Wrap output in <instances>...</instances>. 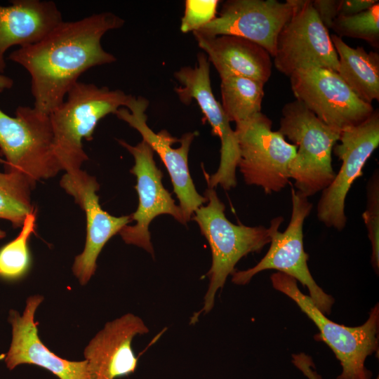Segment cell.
<instances>
[{"label":"cell","instance_id":"1","mask_svg":"<svg viewBox=\"0 0 379 379\" xmlns=\"http://www.w3.org/2000/svg\"><path fill=\"white\" fill-rule=\"evenodd\" d=\"M124 23L122 18L110 12L63 20L38 42L13 51L9 60L22 66L30 75L34 108L49 115L64 102L84 72L116 61L103 49L101 39L106 32Z\"/></svg>","mask_w":379,"mask_h":379},{"label":"cell","instance_id":"2","mask_svg":"<svg viewBox=\"0 0 379 379\" xmlns=\"http://www.w3.org/2000/svg\"><path fill=\"white\" fill-rule=\"evenodd\" d=\"M133 96L93 84L76 83L67 98L50 114L55 153L61 171L81 169L88 160L82 140H91L99 121L121 107L127 108Z\"/></svg>","mask_w":379,"mask_h":379},{"label":"cell","instance_id":"3","mask_svg":"<svg viewBox=\"0 0 379 379\" xmlns=\"http://www.w3.org/2000/svg\"><path fill=\"white\" fill-rule=\"evenodd\" d=\"M204 197L207 204L194 211L192 220L210 246L212 263L207 273L209 285L204 306L192 318L194 321L201 314H207L213 309L217 292L236 270L237 263L249 253L260 252L271 241V225L250 227L230 222L225 213V206L214 188L207 187Z\"/></svg>","mask_w":379,"mask_h":379},{"label":"cell","instance_id":"4","mask_svg":"<svg viewBox=\"0 0 379 379\" xmlns=\"http://www.w3.org/2000/svg\"><path fill=\"white\" fill-rule=\"evenodd\" d=\"M281 114L279 131L297 147L290 176L296 190L308 198L335 176L331 154L341 131L325 124L298 100L286 103Z\"/></svg>","mask_w":379,"mask_h":379},{"label":"cell","instance_id":"5","mask_svg":"<svg viewBox=\"0 0 379 379\" xmlns=\"http://www.w3.org/2000/svg\"><path fill=\"white\" fill-rule=\"evenodd\" d=\"M270 279L272 286L295 301L319 328L321 340L340 362L342 373L336 379H371L372 373L365 367V361L378 348V305L371 310L362 325L345 326L328 319L310 297L300 291L293 277L277 272Z\"/></svg>","mask_w":379,"mask_h":379},{"label":"cell","instance_id":"6","mask_svg":"<svg viewBox=\"0 0 379 379\" xmlns=\"http://www.w3.org/2000/svg\"><path fill=\"white\" fill-rule=\"evenodd\" d=\"M291 215L286 229L279 232L284 218L282 216L274 218L270 221L271 241L267 253L254 267L235 270L232 274V281L237 285H246L258 273L277 270L306 286L316 307L324 314H328L334 300L313 279L307 265L309 255L304 249L303 225L313 205L307 197L293 189L291 190Z\"/></svg>","mask_w":379,"mask_h":379},{"label":"cell","instance_id":"7","mask_svg":"<svg viewBox=\"0 0 379 379\" xmlns=\"http://www.w3.org/2000/svg\"><path fill=\"white\" fill-rule=\"evenodd\" d=\"M0 150L6 172L23 175L33 187L61 171L49 115L34 107H18L15 117L0 109Z\"/></svg>","mask_w":379,"mask_h":379},{"label":"cell","instance_id":"8","mask_svg":"<svg viewBox=\"0 0 379 379\" xmlns=\"http://www.w3.org/2000/svg\"><path fill=\"white\" fill-rule=\"evenodd\" d=\"M261 112L236 124L239 159L237 167L246 184L260 187L265 194L282 190L289 182L290 165L297 147Z\"/></svg>","mask_w":379,"mask_h":379},{"label":"cell","instance_id":"9","mask_svg":"<svg viewBox=\"0 0 379 379\" xmlns=\"http://www.w3.org/2000/svg\"><path fill=\"white\" fill-rule=\"evenodd\" d=\"M334 154L342 161L330 185L321 191L317 206L319 220L328 227L343 230L347 222L346 197L354 181L362 175L367 160L379 145V112L360 124L341 131Z\"/></svg>","mask_w":379,"mask_h":379},{"label":"cell","instance_id":"10","mask_svg":"<svg viewBox=\"0 0 379 379\" xmlns=\"http://www.w3.org/2000/svg\"><path fill=\"white\" fill-rule=\"evenodd\" d=\"M174 77L181 85L175 88L180 100L189 105L194 100L210 124L212 133L220 139L219 167L210 177L206 175L208 187L220 185L225 190L235 187L237 184L236 169L239 159L237 138L221 104L213 93L210 62L206 55L199 53L194 67H183L175 72Z\"/></svg>","mask_w":379,"mask_h":379},{"label":"cell","instance_id":"11","mask_svg":"<svg viewBox=\"0 0 379 379\" xmlns=\"http://www.w3.org/2000/svg\"><path fill=\"white\" fill-rule=\"evenodd\" d=\"M289 77L296 100L325 124L339 131L360 124L374 110L333 70L311 67L297 70Z\"/></svg>","mask_w":379,"mask_h":379},{"label":"cell","instance_id":"12","mask_svg":"<svg viewBox=\"0 0 379 379\" xmlns=\"http://www.w3.org/2000/svg\"><path fill=\"white\" fill-rule=\"evenodd\" d=\"M276 68L290 77L311 67L338 69V58L328 29L312 6V1L300 0L291 19L280 31L274 55Z\"/></svg>","mask_w":379,"mask_h":379},{"label":"cell","instance_id":"13","mask_svg":"<svg viewBox=\"0 0 379 379\" xmlns=\"http://www.w3.org/2000/svg\"><path fill=\"white\" fill-rule=\"evenodd\" d=\"M300 0H229L219 15L193 33L206 37L232 35L250 40L274 55L277 36Z\"/></svg>","mask_w":379,"mask_h":379},{"label":"cell","instance_id":"14","mask_svg":"<svg viewBox=\"0 0 379 379\" xmlns=\"http://www.w3.org/2000/svg\"><path fill=\"white\" fill-rule=\"evenodd\" d=\"M148 105L146 98L134 96L129 106L119 109L115 115L136 129L142 140L160 157L171 177L186 224L194 211L206 203V199L197 192L188 168V153L197 132L186 133L181 139L171 136L166 131L154 132L147 124L145 110Z\"/></svg>","mask_w":379,"mask_h":379},{"label":"cell","instance_id":"15","mask_svg":"<svg viewBox=\"0 0 379 379\" xmlns=\"http://www.w3.org/2000/svg\"><path fill=\"white\" fill-rule=\"evenodd\" d=\"M118 141L134 158L135 164L131 173L136 176L135 190L139 199L137 210L131 215L135 224L126 225L119 234L127 244L135 245L154 255L149 224L161 214L171 215L185 224L182 211L163 185V173L154 160L152 148L144 140L135 146L121 140Z\"/></svg>","mask_w":379,"mask_h":379},{"label":"cell","instance_id":"16","mask_svg":"<svg viewBox=\"0 0 379 379\" xmlns=\"http://www.w3.org/2000/svg\"><path fill=\"white\" fill-rule=\"evenodd\" d=\"M62 188L74 197L84 211L86 218V238L83 252L75 257L74 274L82 286L94 274L96 260L108 240L132 221L131 215L113 216L99 204L96 192L100 185L95 177L81 169L65 173L60 181Z\"/></svg>","mask_w":379,"mask_h":379},{"label":"cell","instance_id":"17","mask_svg":"<svg viewBox=\"0 0 379 379\" xmlns=\"http://www.w3.org/2000/svg\"><path fill=\"white\" fill-rule=\"evenodd\" d=\"M148 332L142 319L131 313L107 322L85 348L87 379H116L134 373L138 358L133 339Z\"/></svg>","mask_w":379,"mask_h":379},{"label":"cell","instance_id":"18","mask_svg":"<svg viewBox=\"0 0 379 379\" xmlns=\"http://www.w3.org/2000/svg\"><path fill=\"white\" fill-rule=\"evenodd\" d=\"M44 297L29 296L22 314L11 310L8 321L12 326V340L4 358L9 370L21 364L42 367L59 379H87V361H69L55 355L39 339L34 321L36 309Z\"/></svg>","mask_w":379,"mask_h":379},{"label":"cell","instance_id":"19","mask_svg":"<svg viewBox=\"0 0 379 379\" xmlns=\"http://www.w3.org/2000/svg\"><path fill=\"white\" fill-rule=\"evenodd\" d=\"M11 2V6H0V74L5 70L4 55L8 48L36 43L63 21L61 12L53 1Z\"/></svg>","mask_w":379,"mask_h":379},{"label":"cell","instance_id":"20","mask_svg":"<svg viewBox=\"0 0 379 379\" xmlns=\"http://www.w3.org/2000/svg\"><path fill=\"white\" fill-rule=\"evenodd\" d=\"M193 34L220 78L239 76L263 84L270 79L272 65L271 55L260 45L232 35L206 37L196 33Z\"/></svg>","mask_w":379,"mask_h":379},{"label":"cell","instance_id":"21","mask_svg":"<svg viewBox=\"0 0 379 379\" xmlns=\"http://www.w3.org/2000/svg\"><path fill=\"white\" fill-rule=\"evenodd\" d=\"M338 58L337 73L355 95L371 104L379 100V55L363 47L353 48L341 37L331 36Z\"/></svg>","mask_w":379,"mask_h":379},{"label":"cell","instance_id":"22","mask_svg":"<svg viewBox=\"0 0 379 379\" xmlns=\"http://www.w3.org/2000/svg\"><path fill=\"white\" fill-rule=\"evenodd\" d=\"M220 79L221 106L230 122H241L261 112L265 84L239 76Z\"/></svg>","mask_w":379,"mask_h":379},{"label":"cell","instance_id":"23","mask_svg":"<svg viewBox=\"0 0 379 379\" xmlns=\"http://www.w3.org/2000/svg\"><path fill=\"white\" fill-rule=\"evenodd\" d=\"M33 186L22 174L0 173V218L14 228L22 227L26 216L34 210L31 203Z\"/></svg>","mask_w":379,"mask_h":379},{"label":"cell","instance_id":"24","mask_svg":"<svg viewBox=\"0 0 379 379\" xmlns=\"http://www.w3.org/2000/svg\"><path fill=\"white\" fill-rule=\"evenodd\" d=\"M36 213L34 208L26 216L18 236L0 249V278L15 280L28 271L30 255L27 242L35 230Z\"/></svg>","mask_w":379,"mask_h":379},{"label":"cell","instance_id":"25","mask_svg":"<svg viewBox=\"0 0 379 379\" xmlns=\"http://www.w3.org/2000/svg\"><path fill=\"white\" fill-rule=\"evenodd\" d=\"M335 35L363 39L373 47H379V3L358 14L338 16L331 27Z\"/></svg>","mask_w":379,"mask_h":379},{"label":"cell","instance_id":"26","mask_svg":"<svg viewBox=\"0 0 379 379\" xmlns=\"http://www.w3.org/2000/svg\"><path fill=\"white\" fill-rule=\"evenodd\" d=\"M366 207L362 214L371 244V264L378 273L379 269V172L377 168L366 184Z\"/></svg>","mask_w":379,"mask_h":379},{"label":"cell","instance_id":"27","mask_svg":"<svg viewBox=\"0 0 379 379\" xmlns=\"http://www.w3.org/2000/svg\"><path fill=\"white\" fill-rule=\"evenodd\" d=\"M218 0H187L180 30L187 33L195 32L216 17Z\"/></svg>","mask_w":379,"mask_h":379},{"label":"cell","instance_id":"28","mask_svg":"<svg viewBox=\"0 0 379 379\" xmlns=\"http://www.w3.org/2000/svg\"><path fill=\"white\" fill-rule=\"evenodd\" d=\"M340 0H314L312 4L320 20L326 28L331 29L332 23L338 15Z\"/></svg>","mask_w":379,"mask_h":379},{"label":"cell","instance_id":"29","mask_svg":"<svg viewBox=\"0 0 379 379\" xmlns=\"http://www.w3.org/2000/svg\"><path fill=\"white\" fill-rule=\"evenodd\" d=\"M378 1L375 0H340L338 15L350 16L364 11Z\"/></svg>","mask_w":379,"mask_h":379},{"label":"cell","instance_id":"30","mask_svg":"<svg viewBox=\"0 0 379 379\" xmlns=\"http://www.w3.org/2000/svg\"><path fill=\"white\" fill-rule=\"evenodd\" d=\"M13 85V80L4 74H0V93L11 88Z\"/></svg>","mask_w":379,"mask_h":379},{"label":"cell","instance_id":"31","mask_svg":"<svg viewBox=\"0 0 379 379\" xmlns=\"http://www.w3.org/2000/svg\"><path fill=\"white\" fill-rule=\"evenodd\" d=\"M6 237V232L0 230V238H4Z\"/></svg>","mask_w":379,"mask_h":379}]
</instances>
